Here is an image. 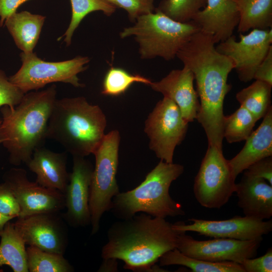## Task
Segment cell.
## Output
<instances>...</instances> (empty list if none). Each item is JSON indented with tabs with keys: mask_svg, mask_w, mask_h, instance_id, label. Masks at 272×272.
I'll return each mask as SVG.
<instances>
[{
	"mask_svg": "<svg viewBox=\"0 0 272 272\" xmlns=\"http://www.w3.org/2000/svg\"><path fill=\"white\" fill-rule=\"evenodd\" d=\"M215 44L211 35L199 30L180 49L176 57L194 76L200 100L196 119L204 129L208 145L223 151V104L232 87L227 81L235 63L218 51Z\"/></svg>",
	"mask_w": 272,
	"mask_h": 272,
	"instance_id": "1",
	"label": "cell"
},
{
	"mask_svg": "<svg viewBox=\"0 0 272 272\" xmlns=\"http://www.w3.org/2000/svg\"><path fill=\"white\" fill-rule=\"evenodd\" d=\"M181 232L165 218L141 212L111 225L101 256L120 259L124 262L123 268L134 271L161 270L155 263L166 252L177 248Z\"/></svg>",
	"mask_w": 272,
	"mask_h": 272,
	"instance_id": "2",
	"label": "cell"
},
{
	"mask_svg": "<svg viewBox=\"0 0 272 272\" xmlns=\"http://www.w3.org/2000/svg\"><path fill=\"white\" fill-rule=\"evenodd\" d=\"M56 86L28 92L17 106H2L0 141L9 153V162L26 164L47 139L48 121L56 100Z\"/></svg>",
	"mask_w": 272,
	"mask_h": 272,
	"instance_id": "3",
	"label": "cell"
},
{
	"mask_svg": "<svg viewBox=\"0 0 272 272\" xmlns=\"http://www.w3.org/2000/svg\"><path fill=\"white\" fill-rule=\"evenodd\" d=\"M106 116L84 97L56 99L48 121L47 139L59 143L74 156L93 154L104 135Z\"/></svg>",
	"mask_w": 272,
	"mask_h": 272,
	"instance_id": "4",
	"label": "cell"
},
{
	"mask_svg": "<svg viewBox=\"0 0 272 272\" xmlns=\"http://www.w3.org/2000/svg\"><path fill=\"white\" fill-rule=\"evenodd\" d=\"M183 171L181 164L160 160L137 187L114 196L110 211L119 219L131 218L139 212L162 218L185 215L182 205L169 193L171 183Z\"/></svg>",
	"mask_w": 272,
	"mask_h": 272,
	"instance_id": "5",
	"label": "cell"
},
{
	"mask_svg": "<svg viewBox=\"0 0 272 272\" xmlns=\"http://www.w3.org/2000/svg\"><path fill=\"white\" fill-rule=\"evenodd\" d=\"M199 30L192 21L179 22L155 10L139 17L132 26L124 28L119 36L122 39L133 37L141 58L159 57L168 61L176 57L180 49Z\"/></svg>",
	"mask_w": 272,
	"mask_h": 272,
	"instance_id": "6",
	"label": "cell"
},
{
	"mask_svg": "<svg viewBox=\"0 0 272 272\" xmlns=\"http://www.w3.org/2000/svg\"><path fill=\"white\" fill-rule=\"evenodd\" d=\"M120 135L117 130L105 134L93 154L95 157L89 198L91 234L100 228L103 215L109 211L113 197L119 192L116 181Z\"/></svg>",
	"mask_w": 272,
	"mask_h": 272,
	"instance_id": "7",
	"label": "cell"
},
{
	"mask_svg": "<svg viewBox=\"0 0 272 272\" xmlns=\"http://www.w3.org/2000/svg\"><path fill=\"white\" fill-rule=\"evenodd\" d=\"M20 56L22 65L9 80L25 94L55 82L68 83L77 88L84 87L78 75L87 69L88 57L78 56L65 61L48 62L41 59L33 52H22Z\"/></svg>",
	"mask_w": 272,
	"mask_h": 272,
	"instance_id": "8",
	"label": "cell"
},
{
	"mask_svg": "<svg viewBox=\"0 0 272 272\" xmlns=\"http://www.w3.org/2000/svg\"><path fill=\"white\" fill-rule=\"evenodd\" d=\"M236 178L223 151L208 145L194 178V197L204 208L220 209L235 192Z\"/></svg>",
	"mask_w": 272,
	"mask_h": 272,
	"instance_id": "9",
	"label": "cell"
},
{
	"mask_svg": "<svg viewBox=\"0 0 272 272\" xmlns=\"http://www.w3.org/2000/svg\"><path fill=\"white\" fill-rule=\"evenodd\" d=\"M188 126L177 105L164 97L145 122L144 131L150 140V149L160 160L173 163L174 150L184 139Z\"/></svg>",
	"mask_w": 272,
	"mask_h": 272,
	"instance_id": "10",
	"label": "cell"
},
{
	"mask_svg": "<svg viewBox=\"0 0 272 272\" xmlns=\"http://www.w3.org/2000/svg\"><path fill=\"white\" fill-rule=\"evenodd\" d=\"M272 29H253L248 34L240 35L237 41L233 35L220 42L216 48L235 63L239 79L247 83L254 79L255 72L272 47Z\"/></svg>",
	"mask_w": 272,
	"mask_h": 272,
	"instance_id": "11",
	"label": "cell"
},
{
	"mask_svg": "<svg viewBox=\"0 0 272 272\" xmlns=\"http://www.w3.org/2000/svg\"><path fill=\"white\" fill-rule=\"evenodd\" d=\"M262 241V238L249 240L214 238L200 241L182 232L178 235L176 248L195 258L241 264L245 259L256 256Z\"/></svg>",
	"mask_w": 272,
	"mask_h": 272,
	"instance_id": "12",
	"label": "cell"
},
{
	"mask_svg": "<svg viewBox=\"0 0 272 272\" xmlns=\"http://www.w3.org/2000/svg\"><path fill=\"white\" fill-rule=\"evenodd\" d=\"M3 179L19 205V217L42 213H58L65 207L63 193L30 181L23 168L10 169L4 174Z\"/></svg>",
	"mask_w": 272,
	"mask_h": 272,
	"instance_id": "13",
	"label": "cell"
},
{
	"mask_svg": "<svg viewBox=\"0 0 272 272\" xmlns=\"http://www.w3.org/2000/svg\"><path fill=\"white\" fill-rule=\"evenodd\" d=\"M192 222H182L172 224L178 231L193 232L212 238H229L240 240H254L263 238L272 230V221L260 220L246 216H236L224 220H207L189 219Z\"/></svg>",
	"mask_w": 272,
	"mask_h": 272,
	"instance_id": "14",
	"label": "cell"
},
{
	"mask_svg": "<svg viewBox=\"0 0 272 272\" xmlns=\"http://www.w3.org/2000/svg\"><path fill=\"white\" fill-rule=\"evenodd\" d=\"M58 213H42L17 218L14 225L26 245L63 254L67 245V233Z\"/></svg>",
	"mask_w": 272,
	"mask_h": 272,
	"instance_id": "15",
	"label": "cell"
},
{
	"mask_svg": "<svg viewBox=\"0 0 272 272\" xmlns=\"http://www.w3.org/2000/svg\"><path fill=\"white\" fill-rule=\"evenodd\" d=\"M93 169L85 157H73V170L64 194L66 212L63 218L74 227H85L91 223L89 198Z\"/></svg>",
	"mask_w": 272,
	"mask_h": 272,
	"instance_id": "16",
	"label": "cell"
},
{
	"mask_svg": "<svg viewBox=\"0 0 272 272\" xmlns=\"http://www.w3.org/2000/svg\"><path fill=\"white\" fill-rule=\"evenodd\" d=\"M194 76L186 66L173 70L160 81L152 82L155 91L172 100L178 107L184 119L187 122L196 119L200 108L196 91L193 86Z\"/></svg>",
	"mask_w": 272,
	"mask_h": 272,
	"instance_id": "17",
	"label": "cell"
},
{
	"mask_svg": "<svg viewBox=\"0 0 272 272\" xmlns=\"http://www.w3.org/2000/svg\"><path fill=\"white\" fill-rule=\"evenodd\" d=\"M240 15L234 0H207L192 19L199 30L212 36L216 44L233 35Z\"/></svg>",
	"mask_w": 272,
	"mask_h": 272,
	"instance_id": "18",
	"label": "cell"
},
{
	"mask_svg": "<svg viewBox=\"0 0 272 272\" xmlns=\"http://www.w3.org/2000/svg\"><path fill=\"white\" fill-rule=\"evenodd\" d=\"M235 192L245 216L260 220L271 218L272 185L266 180L243 173Z\"/></svg>",
	"mask_w": 272,
	"mask_h": 272,
	"instance_id": "19",
	"label": "cell"
},
{
	"mask_svg": "<svg viewBox=\"0 0 272 272\" xmlns=\"http://www.w3.org/2000/svg\"><path fill=\"white\" fill-rule=\"evenodd\" d=\"M66 161V152L56 153L42 146L35 150L26 165L36 174L37 183L64 194L70 175L67 171Z\"/></svg>",
	"mask_w": 272,
	"mask_h": 272,
	"instance_id": "20",
	"label": "cell"
},
{
	"mask_svg": "<svg viewBox=\"0 0 272 272\" xmlns=\"http://www.w3.org/2000/svg\"><path fill=\"white\" fill-rule=\"evenodd\" d=\"M263 118L259 127L245 140L241 150L228 160L236 177L254 162L272 156V107Z\"/></svg>",
	"mask_w": 272,
	"mask_h": 272,
	"instance_id": "21",
	"label": "cell"
},
{
	"mask_svg": "<svg viewBox=\"0 0 272 272\" xmlns=\"http://www.w3.org/2000/svg\"><path fill=\"white\" fill-rule=\"evenodd\" d=\"M45 17L26 11L16 12L5 22L17 46L24 53L32 52L39 39Z\"/></svg>",
	"mask_w": 272,
	"mask_h": 272,
	"instance_id": "22",
	"label": "cell"
},
{
	"mask_svg": "<svg viewBox=\"0 0 272 272\" xmlns=\"http://www.w3.org/2000/svg\"><path fill=\"white\" fill-rule=\"evenodd\" d=\"M0 267L6 265L14 272H28L25 242L14 223L0 231Z\"/></svg>",
	"mask_w": 272,
	"mask_h": 272,
	"instance_id": "23",
	"label": "cell"
},
{
	"mask_svg": "<svg viewBox=\"0 0 272 272\" xmlns=\"http://www.w3.org/2000/svg\"><path fill=\"white\" fill-rule=\"evenodd\" d=\"M240 15L238 31L272 27V0H234Z\"/></svg>",
	"mask_w": 272,
	"mask_h": 272,
	"instance_id": "24",
	"label": "cell"
},
{
	"mask_svg": "<svg viewBox=\"0 0 272 272\" xmlns=\"http://www.w3.org/2000/svg\"><path fill=\"white\" fill-rule=\"evenodd\" d=\"M161 266L178 265L193 272H245L241 264L231 261L213 262L188 256L177 248L164 254L159 260Z\"/></svg>",
	"mask_w": 272,
	"mask_h": 272,
	"instance_id": "25",
	"label": "cell"
},
{
	"mask_svg": "<svg viewBox=\"0 0 272 272\" xmlns=\"http://www.w3.org/2000/svg\"><path fill=\"white\" fill-rule=\"evenodd\" d=\"M272 85L256 80L249 86L242 89L236 95L240 106L250 112L258 121L263 118L271 107Z\"/></svg>",
	"mask_w": 272,
	"mask_h": 272,
	"instance_id": "26",
	"label": "cell"
},
{
	"mask_svg": "<svg viewBox=\"0 0 272 272\" xmlns=\"http://www.w3.org/2000/svg\"><path fill=\"white\" fill-rule=\"evenodd\" d=\"M27 261L30 272H72L74 267L63 254L43 250L34 246L26 248Z\"/></svg>",
	"mask_w": 272,
	"mask_h": 272,
	"instance_id": "27",
	"label": "cell"
},
{
	"mask_svg": "<svg viewBox=\"0 0 272 272\" xmlns=\"http://www.w3.org/2000/svg\"><path fill=\"white\" fill-rule=\"evenodd\" d=\"M257 120L247 109L240 106L230 115L224 116L223 137L229 143L245 141L253 131Z\"/></svg>",
	"mask_w": 272,
	"mask_h": 272,
	"instance_id": "28",
	"label": "cell"
},
{
	"mask_svg": "<svg viewBox=\"0 0 272 272\" xmlns=\"http://www.w3.org/2000/svg\"><path fill=\"white\" fill-rule=\"evenodd\" d=\"M72 14L70 24L64 34L58 39L64 37L66 46L71 44L73 35L82 20L89 14L101 11L105 15H112L116 8L103 0H70Z\"/></svg>",
	"mask_w": 272,
	"mask_h": 272,
	"instance_id": "29",
	"label": "cell"
},
{
	"mask_svg": "<svg viewBox=\"0 0 272 272\" xmlns=\"http://www.w3.org/2000/svg\"><path fill=\"white\" fill-rule=\"evenodd\" d=\"M152 82L140 74H131L122 68L111 66L104 76L101 93L106 96H118L123 94L135 83L150 85Z\"/></svg>",
	"mask_w": 272,
	"mask_h": 272,
	"instance_id": "30",
	"label": "cell"
},
{
	"mask_svg": "<svg viewBox=\"0 0 272 272\" xmlns=\"http://www.w3.org/2000/svg\"><path fill=\"white\" fill-rule=\"evenodd\" d=\"M206 4L207 0H162L155 10L176 21L186 23Z\"/></svg>",
	"mask_w": 272,
	"mask_h": 272,
	"instance_id": "31",
	"label": "cell"
},
{
	"mask_svg": "<svg viewBox=\"0 0 272 272\" xmlns=\"http://www.w3.org/2000/svg\"><path fill=\"white\" fill-rule=\"evenodd\" d=\"M113 6L125 10L128 19L134 23L140 16L154 12V0H103Z\"/></svg>",
	"mask_w": 272,
	"mask_h": 272,
	"instance_id": "32",
	"label": "cell"
},
{
	"mask_svg": "<svg viewBox=\"0 0 272 272\" xmlns=\"http://www.w3.org/2000/svg\"><path fill=\"white\" fill-rule=\"evenodd\" d=\"M25 93L9 80L0 70V109L5 105L14 107L21 101Z\"/></svg>",
	"mask_w": 272,
	"mask_h": 272,
	"instance_id": "33",
	"label": "cell"
},
{
	"mask_svg": "<svg viewBox=\"0 0 272 272\" xmlns=\"http://www.w3.org/2000/svg\"><path fill=\"white\" fill-rule=\"evenodd\" d=\"M0 213L14 218L19 217L20 213L16 198L4 182L0 184Z\"/></svg>",
	"mask_w": 272,
	"mask_h": 272,
	"instance_id": "34",
	"label": "cell"
},
{
	"mask_svg": "<svg viewBox=\"0 0 272 272\" xmlns=\"http://www.w3.org/2000/svg\"><path fill=\"white\" fill-rule=\"evenodd\" d=\"M241 264L245 272H271V248H269L262 256L247 258Z\"/></svg>",
	"mask_w": 272,
	"mask_h": 272,
	"instance_id": "35",
	"label": "cell"
},
{
	"mask_svg": "<svg viewBox=\"0 0 272 272\" xmlns=\"http://www.w3.org/2000/svg\"><path fill=\"white\" fill-rule=\"evenodd\" d=\"M243 172L245 174L262 178L272 185V156L254 162Z\"/></svg>",
	"mask_w": 272,
	"mask_h": 272,
	"instance_id": "36",
	"label": "cell"
},
{
	"mask_svg": "<svg viewBox=\"0 0 272 272\" xmlns=\"http://www.w3.org/2000/svg\"><path fill=\"white\" fill-rule=\"evenodd\" d=\"M254 79L272 85V47L257 67L254 74Z\"/></svg>",
	"mask_w": 272,
	"mask_h": 272,
	"instance_id": "37",
	"label": "cell"
},
{
	"mask_svg": "<svg viewBox=\"0 0 272 272\" xmlns=\"http://www.w3.org/2000/svg\"><path fill=\"white\" fill-rule=\"evenodd\" d=\"M30 0H0V26L5 24L7 19L15 13L18 8Z\"/></svg>",
	"mask_w": 272,
	"mask_h": 272,
	"instance_id": "38",
	"label": "cell"
},
{
	"mask_svg": "<svg viewBox=\"0 0 272 272\" xmlns=\"http://www.w3.org/2000/svg\"><path fill=\"white\" fill-rule=\"evenodd\" d=\"M117 259L112 258H103L98 271H117Z\"/></svg>",
	"mask_w": 272,
	"mask_h": 272,
	"instance_id": "39",
	"label": "cell"
},
{
	"mask_svg": "<svg viewBox=\"0 0 272 272\" xmlns=\"http://www.w3.org/2000/svg\"><path fill=\"white\" fill-rule=\"evenodd\" d=\"M14 218L11 216H6L0 213V231L3 230L5 225Z\"/></svg>",
	"mask_w": 272,
	"mask_h": 272,
	"instance_id": "40",
	"label": "cell"
},
{
	"mask_svg": "<svg viewBox=\"0 0 272 272\" xmlns=\"http://www.w3.org/2000/svg\"><path fill=\"white\" fill-rule=\"evenodd\" d=\"M1 120H0V122H1ZM0 144H1V141H0Z\"/></svg>",
	"mask_w": 272,
	"mask_h": 272,
	"instance_id": "41",
	"label": "cell"
}]
</instances>
